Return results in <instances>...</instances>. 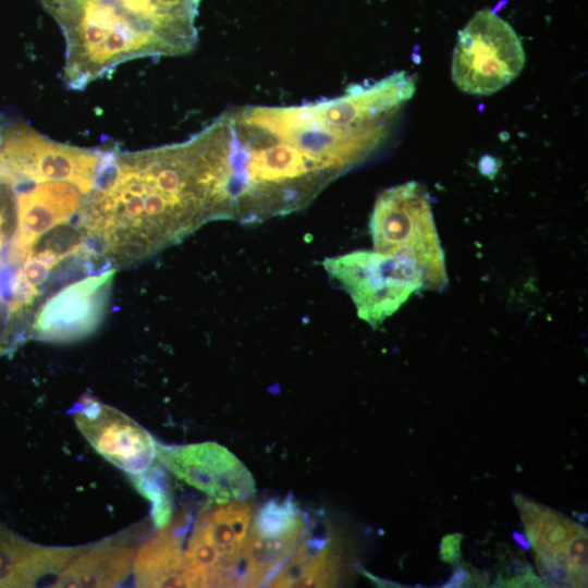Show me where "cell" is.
Listing matches in <instances>:
<instances>
[{
	"instance_id": "cell-1",
	"label": "cell",
	"mask_w": 588,
	"mask_h": 588,
	"mask_svg": "<svg viewBox=\"0 0 588 588\" xmlns=\"http://www.w3.org/2000/svg\"><path fill=\"white\" fill-rule=\"evenodd\" d=\"M197 150L192 137L139 151L102 149L78 218L112 267L146 259L213 220Z\"/></svg>"
},
{
	"instance_id": "cell-2",
	"label": "cell",
	"mask_w": 588,
	"mask_h": 588,
	"mask_svg": "<svg viewBox=\"0 0 588 588\" xmlns=\"http://www.w3.org/2000/svg\"><path fill=\"white\" fill-rule=\"evenodd\" d=\"M213 220L260 223L308 206L336 177L256 120L247 106L195 134Z\"/></svg>"
},
{
	"instance_id": "cell-3",
	"label": "cell",
	"mask_w": 588,
	"mask_h": 588,
	"mask_svg": "<svg viewBox=\"0 0 588 588\" xmlns=\"http://www.w3.org/2000/svg\"><path fill=\"white\" fill-rule=\"evenodd\" d=\"M65 42L63 83L82 90L140 58L176 57L197 42L201 0H39Z\"/></svg>"
},
{
	"instance_id": "cell-4",
	"label": "cell",
	"mask_w": 588,
	"mask_h": 588,
	"mask_svg": "<svg viewBox=\"0 0 588 588\" xmlns=\"http://www.w3.org/2000/svg\"><path fill=\"white\" fill-rule=\"evenodd\" d=\"M369 226L376 252L411 259L429 289L446 284L442 248L428 195L420 184L407 182L382 191Z\"/></svg>"
},
{
	"instance_id": "cell-5",
	"label": "cell",
	"mask_w": 588,
	"mask_h": 588,
	"mask_svg": "<svg viewBox=\"0 0 588 588\" xmlns=\"http://www.w3.org/2000/svg\"><path fill=\"white\" fill-rule=\"evenodd\" d=\"M322 266L351 296L360 319L380 326L425 286L421 270L405 256L355 250L326 258Z\"/></svg>"
},
{
	"instance_id": "cell-6",
	"label": "cell",
	"mask_w": 588,
	"mask_h": 588,
	"mask_svg": "<svg viewBox=\"0 0 588 588\" xmlns=\"http://www.w3.org/2000/svg\"><path fill=\"white\" fill-rule=\"evenodd\" d=\"M524 64V48L512 26L481 10L458 33L452 78L462 91L487 96L516 78Z\"/></svg>"
},
{
	"instance_id": "cell-7",
	"label": "cell",
	"mask_w": 588,
	"mask_h": 588,
	"mask_svg": "<svg viewBox=\"0 0 588 588\" xmlns=\"http://www.w3.org/2000/svg\"><path fill=\"white\" fill-rule=\"evenodd\" d=\"M212 504L198 515L184 551L186 587L240 584L253 507L247 500Z\"/></svg>"
},
{
	"instance_id": "cell-8",
	"label": "cell",
	"mask_w": 588,
	"mask_h": 588,
	"mask_svg": "<svg viewBox=\"0 0 588 588\" xmlns=\"http://www.w3.org/2000/svg\"><path fill=\"white\" fill-rule=\"evenodd\" d=\"M156 458L176 478L204 492L215 503L244 501L255 493L250 471L232 452L216 442L157 443Z\"/></svg>"
},
{
	"instance_id": "cell-9",
	"label": "cell",
	"mask_w": 588,
	"mask_h": 588,
	"mask_svg": "<svg viewBox=\"0 0 588 588\" xmlns=\"http://www.w3.org/2000/svg\"><path fill=\"white\" fill-rule=\"evenodd\" d=\"M115 272L109 270L61 287L35 314L28 339L66 343L90 335L107 313Z\"/></svg>"
},
{
	"instance_id": "cell-10",
	"label": "cell",
	"mask_w": 588,
	"mask_h": 588,
	"mask_svg": "<svg viewBox=\"0 0 588 588\" xmlns=\"http://www.w3.org/2000/svg\"><path fill=\"white\" fill-rule=\"evenodd\" d=\"M305 530L304 514L291 498L265 503L250 522L242 552L240 586L268 583L303 540Z\"/></svg>"
},
{
	"instance_id": "cell-11",
	"label": "cell",
	"mask_w": 588,
	"mask_h": 588,
	"mask_svg": "<svg viewBox=\"0 0 588 588\" xmlns=\"http://www.w3.org/2000/svg\"><path fill=\"white\" fill-rule=\"evenodd\" d=\"M72 412L75 425L95 451L128 476L154 464L155 439L121 411L85 395Z\"/></svg>"
},
{
	"instance_id": "cell-12",
	"label": "cell",
	"mask_w": 588,
	"mask_h": 588,
	"mask_svg": "<svg viewBox=\"0 0 588 588\" xmlns=\"http://www.w3.org/2000/svg\"><path fill=\"white\" fill-rule=\"evenodd\" d=\"M82 549L35 543L0 520V588L34 587L44 577L58 575Z\"/></svg>"
},
{
	"instance_id": "cell-13",
	"label": "cell",
	"mask_w": 588,
	"mask_h": 588,
	"mask_svg": "<svg viewBox=\"0 0 588 588\" xmlns=\"http://www.w3.org/2000/svg\"><path fill=\"white\" fill-rule=\"evenodd\" d=\"M135 549L114 540L83 547L57 575L53 587H115L132 573Z\"/></svg>"
},
{
	"instance_id": "cell-14",
	"label": "cell",
	"mask_w": 588,
	"mask_h": 588,
	"mask_svg": "<svg viewBox=\"0 0 588 588\" xmlns=\"http://www.w3.org/2000/svg\"><path fill=\"white\" fill-rule=\"evenodd\" d=\"M132 572L137 587H186L179 531L170 525L158 528L135 551Z\"/></svg>"
},
{
	"instance_id": "cell-15",
	"label": "cell",
	"mask_w": 588,
	"mask_h": 588,
	"mask_svg": "<svg viewBox=\"0 0 588 588\" xmlns=\"http://www.w3.org/2000/svg\"><path fill=\"white\" fill-rule=\"evenodd\" d=\"M339 558L329 539H305L269 580L270 587H330L336 583Z\"/></svg>"
},
{
	"instance_id": "cell-16",
	"label": "cell",
	"mask_w": 588,
	"mask_h": 588,
	"mask_svg": "<svg viewBox=\"0 0 588 588\" xmlns=\"http://www.w3.org/2000/svg\"><path fill=\"white\" fill-rule=\"evenodd\" d=\"M135 489L151 503V518L157 528L171 524L173 505L170 479L160 465L130 476Z\"/></svg>"
},
{
	"instance_id": "cell-17",
	"label": "cell",
	"mask_w": 588,
	"mask_h": 588,
	"mask_svg": "<svg viewBox=\"0 0 588 588\" xmlns=\"http://www.w3.org/2000/svg\"><path fill=\"white\" fill-rule=\"evenodd\" d=\"M461 534H451L443 537L440 546L441 560L446 563H455L461 559Z\"/></svg>"
},
{
	"instance_id": "cell-18",
	"label": "cell",
	"mask_w": 588,
	"mask_h": 588,
	"mask_svg": "<svg viewBox=\"0 0 588 588\" xmlns=\"http://www.w3.org/2000/svg\"><path fill=\"white\" fill-rule=\"evenodd\" d=\"M513 536L522 547H524L525 549L529 548V543L527 542V540H525V538L522 535L514 531Z\"/></svg>"
}]
</instances>
